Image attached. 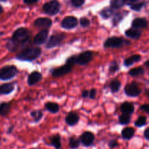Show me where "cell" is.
<instances>
[{
    "label": "cell",
    "mask_w": 149,
    "mask_h": 149,
    "mask_svg": "<svg viewBox=\"0 0 149 149\" xmlns=\"http://www.w3.org/2000/svg\"><path fill=\"white\" fill-rule=\"evenodd\" d=\"M42 54V49L38 47H31L22 50L16 55L17 60L23 61H32L39 58Z\"/></svg>",
    "instance_id": "6da1fadb"
},
{
    "label": "cell",
    "mask_w": 149,
    "mask_h": 149,
    "mask_svg": "<svg viewBox=\"0 0 149 149\" xmlns=\"http://www.w3.org/2000/svg\"><path fill=\"white\" fill-rule=\"evenodd\" d=\"M31 38V32L26 28L21 27L16 29L13 33L11 40L13 41L17 46L19 45H25Z\"/></svg>",
    "instance_id": "7a4b0ae2"
},
{
    "label": "cell",
    "mask_w": 149,
    "mask_h": 149,
    "mask_svg": "<svg viewBox=\"0 0 149 149\" xmlns=\"http://www.w3.org/2000/svg\"><path fill=\"white\" fill-rule=\"evenodd\" d=\"M17 73L18 70L15 65H5L0 68V80L8 81L15 77Z\"/></svg>",
    "instance_id": "3957f363"
},
{
    "label": "cell",
    "mask_w": 149,
    "mask_h": 149,
    "mask_svg": "<svg viewBox=\"0 0 149 149\" xmlns=\"http://www.w3.org/2000/svg\"><path fill=\"white\" fill-rule=\"evenodd\" d=\"M61 8V5L58 1H49L45 3L42 6V10L45 13L49 15L53 16L58 14Z\"/></svg>",
    "instance_id": "277c9868"
},
{
    "label": "cell",
    "mask_w": 149,
    "mask_h": 149,
    "mask_svg": "<svg viewBox=\"0 0 149 149\" xmlns=\"http://www.w3.org/2000/svg\"><path fill=\"white\" fill-rule=\"evenodd\" d=\"M125 44L130 45V42H127V40H125L121 37L112 36V37H109L106 39L103 46L106 48H119L122 47Z\"/></svg>",
    "instance_id": "5b68a950"
},
{
    "label": "cell",
    "mask_w": 149,
    "mask_h": 149,
    "mask_svg": "<svg viewBox=\"0 0 149 149\" xmlns=\"http://www.w3.org/2000/svg\"><path fill=\"white\" fill-rule=\"evenodd\" d=\"M93 58V52L92 51H84L77 55H74L75 64L84 65L88 64Z\"/></svg>",
    "instance_id": "8992f818"
},
{
    "label": "cell",
    "mask_w": 149,
    "mask_h": 149,
    "mask_svg": "<svg viewBox=\"0 0 149 149\" xmlns=\"http://www.w3.org/2000/svg\"><path fill=\"white\" fill-rule=\"evenodd\" d=\"M65 34L64 33H55V34L52 35L49 37V40L46 43V48L47 49H50V48H53L55 47L61 45L63 42V41L65 39Z\"/></svg>",
    "instance_id": "52a82bcc"
},
{
    "label": "cell",
    "mask_w": 149,
    "mask_h": 149,
    "mask_svg": "<svg viewBox=\"0 0 149 149\" xmlns=\"http://www.w3.org/2000/svg\"><path fill=\"white\" fill-rule=\"evenodd\" d=\"M141 92H142L141 89L135 81L127 84L125 87V94L129 97H137L141 94Z\"/></svg>",
    "instance_id": "ba28073f"
},
{
    "label": "cell",
    "mask_w": 149,
    "mask_h": 149,
    "mask_svg": "<svg viewBox=\"0 0 149 149\" xmlns=\"http://www.w3.org/2000/svg\"><path fill=\"white\" fill-rule=\"evenodd\" d=\"M79 20L75 16H66L61 21V27L65 29H72L77 27Z\"/></svg>",
    "instance_id": "9c48e42d"
},
{
    "label": "cell",
    "mask_w": 149,
    "mask_h": 149,
    "mask_svg": "<svg viewBox=\"0 0 149 149\" xmlns=\"http://www.w3.org/2000/svg\"><path fill=\"white\" fill-rule=\"evenodd\" d=\"M80 142L84 146L90 147L93 144L95 141V135L93 132H84L82 135H81L79 139Z\"/></svg>",
    "instance_id": "30bf717a"
},
{
    "label": "cell",
    "mask_w": 149,
    "mask_h": 149,
    "mask_svg": "<svg viewBox=\"0 0 149 149\" xmlns=\"http://www.w3.org/2000/svg\"><path fill=\"white\" fill-rule=\"evenodd\" d=\"M52 24V21L49 17H39L36 19L33 22V26L39 29H47L51 27Z\"/></svg>",
    "instance_id": "8fae6325"
},
{
    "label": "cell",
    "mask_w": 149,
    "mask_h": 149,
    "mask_svg": "<svg viewBox=\"0 0 149 149\" xmlns=\"http://www.w3.org/2000/svg\"><path fill=\"white\" fill-rule=\"evenodd\" d=\"M49 35L48 29H42L33 38V43L36 45H41L45 43Z\"/></svg>",
    "instance_id": "7c38bea8"
},
{
    "label": "cell",
    "mask_w": 149,
    "mask_h": 149,
    "mask_svg": "<svg viewBox=\"0 0 149 149\" xmlns=\"http://www.w3.org/2000/svg\"><path fill=\"white\" fill-rule=\"evenodd\" d=\"M71 70H72V66L71 65L65 64L64 65L55 68L52 71V74L54 77H60L65 75V74H68V73L71 72Z\"/></svg>",
    "instance_id": "4fadbf2b"
},
{
    "label": "cell",
    "mask_w": 149,
    "mask_h": 149,
    "mask_svg": "<svg viewBox=\"0 0 149 149\" xmlns=\"http://www.w3.org/2000/svg\"><path fill=\"white\" fill-rule=\"evenodd\" d=\"M42 79V74L39 71H33L28 77V84L29 86H33L39 83Z\"/></svg>",
    "instance_id": "5bb4252c"
},
{
    "label": "cell",
    "mask_w": 149,
    "mask_h": 149,
    "mask_svg": "<svg viewBox=\"0 0 149 149\" xmlns=\"http://www.w3.org/2000/svg\"><path fill=\"white\" fill-rule=\"evenodd\" d=\"M148 21L146 18L143 17H138L133 20L132 23V26L133 29H145V28L148 27Z\"/></svg>",
    "instance_id": "9a60e30c"
},
{
    "label": "cell",
    "mask_w": 149,
    "mask_h": 149,
    "mask_svg": "<svg viewBox=\"0 0 149 149\" xmlns=\"http://www.w3.org/2000/svg\"><path fill=\"white\" fill-rule=\"evenodd\" d=\"M79 121V116L74 112H70L65 117V122L69 126H74L77 125Z\"/></svg>",
    "instance_id": "2e32d148"
},
{
    "label": "cell",
    "mask_w": 149,
    "mask_h": 149,
    "mask_svg": "<svg viewBox=\"0 0 149 149\" xmlns=\"http://www.w3.org/2000/svg\"><path fill=\"white\" fill-rule=\"evenodd\" d=\"M120 109L122 114L131 115L132 113H133L134 111H135V107H134L133 103H130V102H125L122 104Z\"/></svg>",
    "instance_id": "e0dca14e"
},
{
    "label": "cell",
    "mask_w": 149,
    "mask_h": 149,
    "mask_svg": "<svg viewBox=\"0 0 149 149\" xmlns=\"http://www.w3.org/2000/svg\"><path fill=\"white\" fill-rule=\"evenodd\" d=\"M15 86L13 83H4L0 85V94L10 95L14 91Z\"/></svg>",
    "instance_id": "ac0fdd59"
},
{
    "label": "cell",
    "mask_w": 149,
    "mask_h": 149,
    "mask_svg": "<svg viewBox=\"0 0 149 149\" xmlns=\"http://www.w3.org/2000/svg\"><path fill=\"white\" fill-rule=\"evenodd\" d=\"M125 35L127 37L131 38L132 39H138L141 36V31L138 29H135L132 28L125 31Z\"/></svg>",
    "instance_id": "d6986e66"
},
{
    "label": "cell",
    "mask_w": 149,
    "mask_h": 149,
    "mask_svg": "<svg viewBox=\"0 0 149 149\" xmlns=\"http://www.w3.org/2000/svg\"><path fill=\"white\" fill-rule=\"evenodd\" d=\"M141 56L140 55H132V56H130V58H127V59L125 60V61H124V64H125V66L129 67L130 66V65H133V64L135 63L141 61Z\"/></svg>",
    "instance_id": "ffe728a7"
},
{
    "label": "cell",
    "mask_w": 149,
    "mask_h": 149,
    "mask_svg": "<svg viewBox=\"0 0 149 149\" xmlns=\"http://www.w3.org/2000/svg\"><path fill=\"white\" fill-rule=\"evenodd\" d=\"M50 144L55 149H61V137L59 134L53 135L50 138Z\"/></svg>",
    "instance_id": "44dd1931"
},
{
    "label": "cell",
    "mask_w": 149,
    "mask_h": 149,
    "mask_svg": "<svg viewBox=\"0 0 149 149\" xmlns=\"http://www.w3.org/2000/svg\"><path fill=\"white\" fill-rule=\"evenodd\" d=\"M45 107L46 108L48 111L51 112L52 113H58L60 109L59 105L56 103H53V102H47L45 103Z\"/></svg>",
    "instance_id": "7402d4cb"
},
{
    "label": "cell",
    "mask_w": 149,
    "mask_h": 149,
    "mask_svg": "<svg viewBox=\"0 0 149 149\" xmlns=\"http://www.w3.org/2000/svg\"><path fill=\"white\" fill-rule=\"evenodd\" d=\"M127 11L119 12V13H115V14L113 15V19H112V23H113V26L118 25V23H119L121 20H123V18L125 17V15H127Z\"/></svg>",
    "instance_id": "603a6c76"
},
{
    "label": "cell",
    "mask_w": 149,
    "mask_h": 149,
    "mask_svg": "<svg viewBox=\"0 0 149 149\" xmlns=\"http://www.w3.org/2000/svg\"><path fill=\"white\" fill-rule=\"evenodd\" d=\"M135 130L132 127H126L122 131V136L124 139L130 140L134 136Z\"/></svg>",
    "instance_id": "cb8c5ba5"
},
{
    "label": "cell",
    "mask_w": 149,
    "mask_h": 149,
    "mask_svg": "<svg viewBox=\"0 0 149 149\" xmlns=\"http://www.w3.org/2000/svg\"><path fill=\"white\" fill-rule=\"evenodd\" d=\"M10 111V103L2 102L0 103V116H6Z\"/></svg>",
    "instance_id": "d4e9b609"
},
{
    "label": "cell",
    "mask_w": 149,
    "mask_h": 149,
    "mask_svg": "<svg viewBox=\"0 0 149 149\" xmlns=\"http://www.w3.org/2000/svg\"><path fill=\"white\" fill-rule=\"evenodd\" d=\"M121 86H122V84H121V82L118 79L112 80V81H111L110 84H109L111 91L113 93H117V92H119L121 88Z\"/></svg>",
    "instance_id": "484cf974"
},
{
    "label": "cell",
    "mask_w": 149,
    "mask_h": 149,
    "mask_svg": "<svg viewBox=\"0 0 149 149\" xmlns=\"http://www.w3.org/2000/svg\"><path fill=\"white\" fill-rule=\"evenodd\" d=\"M100 15H101V17L104 19H109L111 17L112 15H113V10L111 8H109V7H106V8H103V10H101V11L100 12Z\"/></svg>",
    "instance_id": "4316f807"
},
{
    "label": "cell",
    "mask_w": 149,
    "mask_h": 149,
    "mask_svg": "<svg viewBox=\"0 0 149 149\" xmlns=\"http://www.w3.org/2000/svg\"><path fill=\"white\" fill-rule=\"evenodd\" d=\"M145 71L142 67H137V68H132L129 71V74L132 77H139V76L143 75Z\"/></svg>",
    "instance_id": "83f0119b"
},
{
    "label": "cell",
    "mask_w": 149,
    "mask_h": 149,
    "mask_svg": "<svg viewBox=\"0 0 149 149\" xmlns=\"http://www.w3.org/2000/svg\"><path fill=\"white\" fill-rule=\"evenodd\" d=\"M110 5L112 9L119 10L125 5V2L123 0H113V1H111Z\"/></svg>",
    "instance_id": "f1b7e54d"
},
{
    "label": "cell",
    "mask_w": 149,
    "mask_h": 149,
    "mask_svg": "<svg viewBox=\"0 0 149 149\" xmlns=\"http://www.w3.org/2000/svg\"><path fill=\"white\" fill-rule=\"evenodd\" d=\"M31 116L34 119V122L37 123L43 117V113L40 110H34L31 112Z\"/></svg>",
    "instance_id": "f546056e"
},
{
    "label": "cell",
    "mask_w": 149,
    "mask_h": 149,
    "mask_svg": "<svg viewBox=\"0 0 149 149\" xmlns=\"http://www.w3.org/2000/svg\"><path fill=\"white\" fill-rule=\"evenodd\" d=\"M68 145L71 149L78 148L80 145V141L76 138L75 137H71L69 138V141H68Z\"/></svg>",
    "instance_id": "4dcf8cb0"
},
{
    "label": "cell",
    "mask_w": 149,
    "mask_h": 149,
    "mask_svg": "<svg viewBox=\"0 0 149 149\" xmlns=\"http://www.w3.org/2000/svg\"><path fill=\"white\" fill-rule=\"evenodd\" d=\"M131 120V116L130 115H127V114H122L119 117V122L120 125H127L130 122Z\"/></svg>",
    "instance_id": "1f68e13d"
},
{
    "label": "cell",
    "mask_w": 149,
    "mask_h": 149,
    "mask_svg": "<svg viewBox=\"0 0 149 149\" xmlns=\"http://www.w3.org/2000/svg\"><path fill=\"white\" fill-rule=\"evenodd\" d=\"M146 2L145 1H137L136 2L134 3L133 4L130 6V8L131 10H135V11H140L143 7L145 6Z\"/></svg>",
    "instance_id": "d6a6232c"
},
{
    "label": "cell",
    "mask_w": 149,
    "mask_h": 149,
    "mask_svg": "<svg viewBox=\"0 0 149 149\" xmlns=\"http://www.w3.org/2000/svg\"><path fill=\"white\" fill-rule=\"evenodd\" d=\"M119 70V65L116 61H113V62L111 63L109 68V71L110 74H114V73L117 72Z\"/></svg>",
    "instance_id": "836d02e7"
},
{
    "label": "cell",
    "mask_w": 149,
    "mask_h": 149,
    "mask_svg": "<svg viewBox=\"0 0 149 149\" xmlns=\"http://www.w3.org/2000/svg\"><path fill=\"white\" fill-rule=\"evenodd\" d=\"M146 124V117L143 116H141L135 121V125L138 127H141L144 126Z\"/></svg>",
    "instance_id": "e575fe53"
},
{
    "label": "cell",
    "mask_w": 149,
    "mask_h": 149,
    "mask_svg": "<svg viewBox=\"0 0 149 149\" xmlns=\"http://www.w3.org/2000/svg\"><path fill=\"white\" fill-rule=\"evenodd\" d=\"M84 3H85L84 0H71V5L76 8H79Z\"/></svg>",
    "instance_id": "d590c367"
},
{
    "label": "cell",
    "mask_w": 149,
    "mask_h": 149,
    "mask_svg": "<svg viewBox=\"0 0 149 149\" xmlns=\"http://www.w3.org/2000/svg\"><path fill=\"white\" fill-rule=\"evenodd\" d=\"M79 23L83 28H86V27H88L90 25V21L88 18L85 17H82L80 18L79 20Z\"/></svg>",
    "instance_id": "8d00e7d4"
},
{
    "label": "cell",
    "mask_w": 149,
    "mask_h": 149,
    "mask_svg": "<svg viewBox=\"0 0 149 149\" xmlns=\"http://www.w3.org/2000/svg\"><path fill=\"white\" fill-rule=\"evenodd\" d=\"M96 95H97V90H96V89L93 88L89 91V97L90 99L94 100L96 97Z\"/></svg>",
    "instance_id": "74e56055"
},
{
    "label": "cell",
    "mask_w": 149,
    "mask_h": 149,
    "mask_svg": "<svg viewBox=\"0 0 149 149\" xmlns=\"http://www.w3.org/2000/svg\"><path fill=\"white\" fill-rule=\"evenodd\" d=\"M118 146H119V143H118L117 141L115 139L111 140V141L109 142V148H115V147H117Z\"/></svg>",
    "instance_id": "f35d334b"
},
{
    "label": "cell",
    "mask_w": 149,
    "mask_h": 149,
    "mask_svg": "<svg viewBox=\"0 0 149 149\" xmlns=\"http://www.w3.org/2000/svg\"><path fill=\"white\" fill-rule=\"evenodd\" d=\"M141 110L143 111L146 112V113H149V104H145L143 105L141 107Z\"/></svg>",
    "instance_id": "ab89813d"
},
{
    "label": "cell",
    "mask_w": 149,
    "mask_h": 149,
    "mask_svg": "<svg viewBox=\"0 0 149 149\" xmlns=\"http://www.w3.org/2000/svg\"><path fill=\"white\" fill-rule=\"evenodd\" d=\"M38 1H39V0H31V1H29V0L26 1V0H24L23 3L26 4H28V5H32V4H36Z\"/></svg>",
    "instance_id": "60d3db41"
},
{
    "label": "cell",
    "mask_w": 149,
    "mask_h": 149,
    "mask_svg": "<svg viewBox=\"0 0 149 149\" xmlns=\"http://www.w3.org/2000/svg\"><path fill=\"white\" fill-rule=\"evenodd\" d=\"M81 97L83 98H87V97H89V91L88 90H84L81 93Z\"/></svg>",
    "instance_id": "b9f144b4"
},
{
    "label": "cell",
    "mask_w": 149,
    "mask_h": 149,
    "mask_svg": "<svg viewBox=\"0 0 149 149\" xmlns=\"http://www.w3.org/2000/svg\"><path fill=\"white\" fill-rule=\"evenodd\" d=\"M144 136H145V138L147 140H149V127L146 130L145 132H144Z\"/></svg>",
    "instance_id": "7bdbcfd3"
},
{
    "label": "cell",
    "mask_w": 149,
    "mask_h": 149,
    "mask_svg": "<svg viewBox=\"0 0 149 149\" xmlns=\"http://www.w3.org/2000/svg\"><path fill=\"white\" fill-rule=\"evenodd\" d=\"M3 12H4V8H3L2 6H1V4H0V15H1V13H3Z\"/></svg>",
    "instance_id": "ee69618b"
},
{
    "label": "cell",
    "mask_w": 149,
    "mask_h": 149,
    "mask_svg": "<svg viewBox=\"0 0 149 149\" xmlns=\"http://www.w3.org/2000/svg\"><path fill=\"white\" fill-rule=\"evenodd\" d=\"M144 65H146V66L147 67V68L149 69V61H147L146 62H145V63H144Z\"/></svg>",
    "instance_id": "f6af8a7d"
},
{
    "label": "cell",
    "mask_w": 149,
    "mask_h": 149,
    "mask_svg": "<svg viewBox=\"0 0 149 149\" xmlns=\"http://www.w3.org/2000/svg\"><path fill=\"white\" fill-rule=\"evenodd\" d=\"M148 97H149V92H148Z\"/></svg>",
    "instance_id": "bcb514c9"
},
{
    "label": "cell",
    "mask_w": 149,
    "mask_h": 149,
    "mask_svg": "<svg viewBox=\"0 0 149 149\" xmlns=\"http://www.w3.org/2000/svg\"><path fill=\"white\" fill-rule=\"evenodd\" d=\"M31 149H35V148H31Z\"/></svg>",
    "instance_id": "7dc6e473"
}]
</instances>
